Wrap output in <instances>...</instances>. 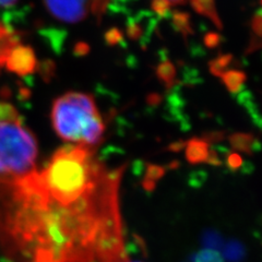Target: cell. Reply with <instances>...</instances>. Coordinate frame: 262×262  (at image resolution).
Listing matches in <instances>:
<instances>
[{"mask_svg": "<svg viewBox=\"0 0 262 262\" xmlns=\"http://www.w3.org/2000/svg\"><path fill=\"white\" fill-rule=\"evenodd\" d=\"M16 3H18V0H0V7L9 8L14 6Z\"/></svg>", "mask_w": 262, "mask_h": 262, "instance_id": "10", "label": "cell"}, {"mask_svg": "<svg viewBox=\"0 0 262 262\" xmlns=\"http://www.w3.org/2000/svg\"><path fill=\"white\" fill-rule=\"evenodd\" d=\"M111 0H44L48 12L66 23L83 21L90 15L104 12Z\"/></svg>", "mask_w": 262, "mask_h": 262, "instance_id": "4", "label": "cell"}, {"mask_svg": "<svg viewBox=\"0 0 262 262\" xmlns=\"http://www.w3.org/2000/svg\"><path fill=\"white\" fill-rule=\"evenodd\" d=\"M5 66L8 70L18 76L31 75L37 67L35 53L32 47L18 44L11 49Z\"/></svg>", "mask_w": 262, "mask_h": 262, "instance_id": "5", "label": "cell"}, {"mask_svg": "<svg viewBox=\"0 0 262 262\" xmlns=\"http://www.w3.org/2000/svg\"><path fill=\"white\" fill-rule=\"evenodd\" d=\"M52 122L56 134L75 145L93 149L103 140L104 121L94 98L89 94L68 92L56 98Z\"/></svg>", "mask_w": 262, "mask_h": 262, "instance_id": "2", "label": "cell"}, {"mask_svg": "<svg viewBox=\"0 0 262 262\" xmlns=\"http://www.w3.org/2000/svg\"><path fill=\"white\" fill-rule=\"evenodd\" d=\"M242 80H243V77L238 78V73H236V72L229 73L228 76H226V79H225L226 84H227L229 88H236L237 85H238V84L241 83Z\"/></svg>", "mask_w": 262, "mask_h": 262, "instance_id": "9", "label": "cell"}, {"mask_svg": "<svg viewBox=\"0 0 262 262\" xmlns=\"http://www.w3.org/2000/svg\"><path fill=\"white\" fill-rule=\"evenodd\" d=\"M159 2H163V3H165V4L177 5V4H184V3L188 2V0H159Z\"/></svg>", "mask_w": 262, "mask_h": 262, "instance_id": "11", "label": "cell"}, {"mask_svg": "<svg viewBox=\"0 0 262 262\" xmlns=\"http://www.w3.org/2000/svg\"><path fill=\"white\" fill-rule=\"evenodd\" d=\"M20 115L14 106L10 103L0 101V122L19 120Z\"/></svg>", "mask_w": 262, "mask_h": 262, "instance_id": "7", "label": "cell"}, {"mask_svg": "<svg viewBox=\"0 0 262 262\" xmlns=\"http://www.w3.org/2000/svg\"><path fill=\"white\" fill-rule=\"evenodd\" d=\"M121 262H138V261H128V260H125V259H124Z\"/></svg>", "mask_w": 262, "mask_h": 262, "instance_id": "12", "label": "cell"}, {"mask_svg": "<svg viewBox=\"0 0 262 262\" xmlns=\"http://www.w3.org/2000/svg\"><path fill=\"white\" fill-rule=\"evenodd\" d=\"M194 262H223V259L214 249H204L195 256Z\"/></svg>", "mask_w": 262, "mask_h": 262, "instance_id": "8", "label": "cell"}, {"mask_svg": "<svg viewBox=\"0 0 262 262\" xmlns=\"http://www.w3.org/2000/svg\"><path fill=\"white\" fill-rule=\"evenodd\" d=\"M120 174L110 171L82 191L46 188L35 170L8 185L10 239L28 262H121Z\"/></svg>", "mask_w": 262, "mask_h": 262, "instance_id": "1", "label": "cell"}, {"mask_svg": "<svg viewBox=\"0 0 262 262\" xmlns=\"http://www.w3.org/2000/svg\"><path fill=\"white\" fill-rule=\"evenodd\" d=\"M38 147L21 119L0 122V183L26 177L35 170Z\"/></svg>", "mask_w": 262, "mask_h": 262, "instance_id": "3", "label": "cell"}, {"mask_svg": "<svg viewBox=\"0 0 262 262\" xmlns=\"http://www.w3.org/2000/svg\"><path fill=\"white\" fill-rule=\"evenodd\" d=\"M188 2H190L195 11H198L202 15L207 16L208 19L212 20L213 23L221 27V21L216 13L214 0H188Z\"/></svg>", "mask_w": 262, "mask_h": 262, "instance_id": "6", "label": "cell"}]
</instances>
